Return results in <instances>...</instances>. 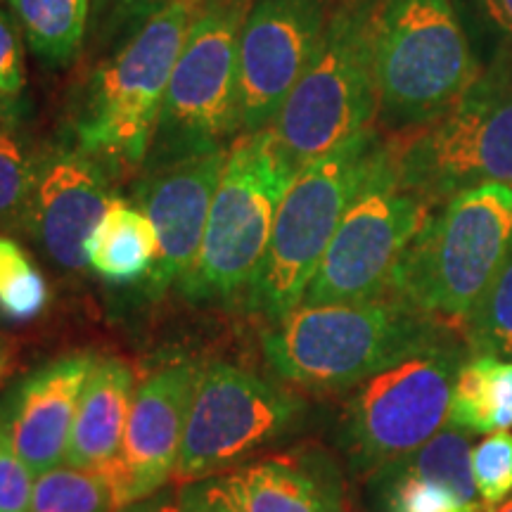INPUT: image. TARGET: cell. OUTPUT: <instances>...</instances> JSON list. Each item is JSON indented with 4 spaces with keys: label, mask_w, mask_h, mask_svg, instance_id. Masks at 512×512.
<instances>
[{
    "label": "cell",
    "mask_w": 512,
    "mask_h": 512,
    "mask_svg": "<svg viewBox=\"0 0 512 512\" xmlns=\"http://www.w3.org/2000/svg\"><path fill=\"white\" fill-rule=\"evenodd\" d=\"M456 332L392 297L299 304L264 335L268 366L309 392H344L425 344Z\"/></svg>",
    "instance_id": "6da1fadb"
},
{
    "label": "cell",
    "mask_w": 512,
    "mask_h": 512,
    "mask_svg": "<svg viewBox=\"0 0 512 512\" xmlns=\"http://www.w3.org/2000/svg\"><path fill=\"white\" fill-rule=\"evenodd\" d=\"M512 247V188L482 185L430 211L396 266L387 297L460 335Z\"/></svg>",
    "instance_id": "7a4b0ae2"
},
{
    "label": "cell",
    "mask_w": 512,
    "mask_h": 512,
    "mask_svg": "<svg viewBox=\"0 0 512 512\" xmlns=\"http://www.w3.org/2000/svg\"><path fill=\"white\" fill-rule=\"evenodd\" d=\"M373 53L382 136L441 117L482 72L453 0H375Z\"/></svg>",
    "instance_id": "3957f363"
},
{
    "label": "cell",
    "mask_w": 512,
    "mask_h": 512,
    "mask_svg": "<svg viewBox=\"0 0 512 512\" xmlns=\"http://www.w3.org/2000/svg\"><path fill=\"white\" fill-rule=\"evenodd\" d=\"M384 140L401 181L432 209L482 185L512 188V55L482 64L441 117Z\"/></svg>",
    "instance_id": "277c9868"
},
{
    "label": "cell",
    "mask_w": 512,
    "mask_h": 512,
    "mask_svg": "<svg viewBox=\"0 0 512 512\" xmlns=\"http://www.w3.org/2000/svg\"><path fill=\"white\" fill-rule=\"evenodd\" d=\"M375 0H332L318 48L271 131L294 169L377 126Z\"/></svg>",
    "instance_id": "5b68a950"
},
{
    "label": "cell",
    "mask_w": 512,
    "mask_h": 512,
    "mask_svg": "<svg viewBox=\"0 0 512 512\" xmlns=\"http://www.w3.org/2000/svg\"><path fill=\"white\" fill-rule=\"evenodd\" d=\"M197 8L200 0L169 5L95 67L74 121L79 150L102 164L145 162L166 86Z\"/></svg>",
    "instance_id": "8992f818"
},
{
    "label": "cell",
    "mask_w": 512,
    "mask_h": 512,
    "mask_svg": "<svg viewBox=\"0 0 512 512\" xmlns=\"http://www.w3.org/2000/svg\"><path fill=\"white\" fill-rule=\"evenodd\" d=\"M382 133L377 126L304 164L292 178L245 302L273 323L302 304L344 211L368 174Z\"/></svg>",
    "instance_id": "52a82bcc"
},
{
    "label": "cell",
    "mask_w": 512,
    "mask_h": 512,
    "mask_svg": "<svg viewBox=\"0 0 512 512\" xmlns=\"http://www.w3.org/2000/svg\"><path fill=\"white\" fill-rule=\"evenodd\" d=\"M294 176L297 169L287 162L271 128L240 133L230 143L200 256L181 285L190 299L247 297Z\"/></svg>",
    "instance_id": "ba28073f"
},
{
    "label": "cell",
    "mask_w": 512,
    "mask_h": 512,
    "mask_svg": "<svg viewBox=\"0 0 512 512\" xmlns=\"http://www.w3.org/2000/svg\"><path fill=\"white\" fill-rule=\"evenodd\" d=\"M467 356L463 337L444 332L358 384L344 411V439L356 465L380 470L451 425L453 387Z\"/></svg>",
    "instance_id": "9c48e42d"
},
{
    "label": "cell",
    "mask_w": 512,
    "mask_h": 512,
    "mask_svg": "<svg viewBox=\"0 0 512 512\" xmlns=\"http://www.w3.org/2000/svg\"><path fill=\"white\" fill-rule=\"evenodd\" d=\"M430 211V204L401 181L382 136L302 304H361L387 297L396 266Z\"/></svg>",
    "instance_id": "30bf717a"
},
{
    "label": "cell",
    "mask_w": 512,
    "mask_h": 512,
    "mask_svg": "<svg viewBox=\"0 0 512 512\" xmlns=\"http://www.w3.org/2000/svg\"><path fill=\"white\" fill-rule=\"evenodd\" d=\"M245 15L221 5L197 8L143 164L228 147L240 136L238 43Z\"/></svg>",
    "instance_id": "8fae6325"
},
{
    "label": "cell",
    "mask_w": 512,
    "mask_h": 512,
    "mask_svg": "<svg viewBox=\"0 0 512 512\" xmlns=\"http://www.w3.org/2000/svg\"><path fill=\"white\" fill-rule=\"evenodd\" d=\"M302 413L297 396L230 363L202 366L192 392L176 475L207 479L271 444Z\"/></svg>",
    "instance_id": "7c38bea8"
},
{
    "label": "cell",
    "mask_w": 512,
    "mask_h": 512,
    "mask_svg": "<svg viewBox=\"0 0 512 512\" xmlns=\"http://www.w3.org/2000/svg\"><path fill=\"white\" fill-rule=\"evenodd\" d=\"M332 0H252L238 43L242 133L273 126L316 53Z\"/></svg>",
    "instance_id": "4fadbf2b"
},
{
    "label": "cell",
    "mask_w": 512,
    "mask_h": 512,
    "mask_svg": "<svg viewBox=\"0 0 512 512\" xmlns=\"http://www.w3.org/2000/svg\"><path fill=\"white\" fill-rule=\"evenodd\" d=\"M200 370L195 361L178 358L159 366L136 389L119 456L95 470L110 489L114 512L157 494L176 475Z\"/></svg>",
    "instance_id": "5bb4252c"
},
{
    "label": "cell",
    "mask_w": 512,
    "mask_h": 512,
    "mask_svg": "<svg viewBox=\"0 0 512 512\" xmlns=\"http://www.w3.org/2000/svg\"><path fill=\"white\" fill-rule=\"evenodd\" d=\"M226 157L228 147H216L143 164L133 200L157 233V259L147 275L152 294L183 285L195 268Z\"/></svg>",
    "instance_id": "9a60e30c"
},
{
    "label": "cell",
    "mask_w": 512,
    "mask_h": 512,
    "mask_svg": "<svg viewBox=\"0 0 512 512\" xmlns=\"http://www.w3.org/2000/svg\"><path fill=\"white\" fill-rule=\"evenodd\" d=\"M114 200L105 164L74 147L36 155L24 230L64 271L88 266V240Z\"/></svg>",
    "instance_id": "2e32d148"
},
{
    "label": "cell",
    "mask_w": 512,
    "mask_h": 512,
    "mask_svg": "<svg viewBox=\"0 0 512 512\" xmlns=\"http://www.w3.org/2000/svg\"><path fill=\"white\" fill-rule=\"evenodd\" d=\"M95 361L93 351L57 356L24 375L0 399V422L34 477L67 458L76 408Z\"/></svg>",
    "instance_id": "e0dca14e"
},
{
    "label": "cell",
    "mask_w": 512,
    "mask_h": 512,
    "mask_svg": "<svg viewBox=\"0 0 512 512\" xmlns=\"http://www.w3.org/2000/svg\"><path fill=\"white\" fill-rule=\"evenodd\" d=\"M133 396H136L133 370L119 358H98L76 408L64 465L95 472L117 458Z\"/></svg>",
    "instance_id": "ac0fdd59"
},
{
    "label": "cell",
    "mask_w": 512,
    "mask_h": 512,
    "mask_svg": "<svg viewBox=\"0 0 512 512\" xmlns=\"http://www.w3.org/2000/svg\"><path fill=\"white\" fill-rule=\"evenodd\" d=\"M240 512H339L330 475L297 458H268L221 479Z\"/></svg>",
    "instance_id": "d6986e66"
},
{
    "label": "cell",
    "mask_w": 512,
    "mask_h": 512,
    "mask_svg": "<svg viewBox=\"0 0 512 512\" xmlns=\"http://www.w3.org/2000/svg\"><path fill=\"white\" fill-rule=\"evenodd\" d=\"M157 259V233L145 211L114 197L88 240V266L110 285L147 280Z\"/></svg>",
    "instance_id": "ffe728a7"
},
{
    "label": "cell",
    "mask_w": 512,
    "mask_h": 512,
    "mask_svg": "<svg viewBox=\"0 0 512 512\" xmlns=\"http://www.w3.org/2000/svg\"><path fill=\"white\" fill-rule=\"evenodd\" d=\"M451 425L472 434L508 432L512 427V363L470 356L453 387Z\"/></svg>",
    "instance_id": "44dd1931"
},
{
    "label": "cell",
    "mask_w": 512,
    "mask_h": 512,
    "mask_svg": "<svg viewBox=\"0 0 512 512\" xmlns=\"http://www.w3.org/2000/svg\"><path fill=\"white\" fill-rule=\"evenodd\" d=\"M472 432L448 425L437 437L422 444L411 456L394 460L377 470V475L415 477L422 482H432L453 494L467 510L486 512L479 496L475 475H472Z\"/></svg>",
    "instance_id": "7402d4cb"
},
{
    "label": "cell",
    "mask_w": 512,
    "mask_h": 512,
    "mask_svg": "<svg viewBox=\"0 0 512 512\" xmlns=\"http://www.w3.org/2000/svg\"><path fill=\"white\" fill-rule=\"evenodd\" d=\"M34 55L48 67H67L81 55L93 0H8Z\"/></svg>",
    "instance_id": "603a6c76"
},
{
    "label": "cell",
    "mask_w": 512,
    "mask_h": 512,
    "mask_svg": "<svg viewBox=\"0 0 512 512\" xmlns=\"http://www.w3.org/2000/svg\"><path fill=\"white\" fill-rule=\"evenodd\" d=\"M470 356L512 358V247L460 328Z\"/></svg>",
    "instance_id": "cb8c5ba5"
},
{
    "label": "cell",
    "mask_w": 512,
    "mask_h": 512,
    "mask_svg": "<svg viewBox=\"0 0 512 512\" xmlns=\"http://www.w3.org/2000/svg\"><path fill=\"white\" fill-rule=\"evenodd\" d=\"M29 512H114V501L100 475L60 465L34 479Z\"/></svg>",
    "instance_id": "d4e9b609"
},
{
    "label": "cell",
    "mask_w": 512,
    "mask_h": 512,
    "mask_svg": "<svg viewBox=\"0 0 512 512\" xmlns=\"http://www.w3.org/2000/svg\"><path fill=\"white\" fill-rule=\"evenodd\" d=\"M50 292L24 247L8 235H0V313L15 323L41 316Z\"/></svg>",
    "instance_id": "484cf974"
},
{
    "label": "cell",
    "mask_w": 512,
    "mask_h": 512,
    "mask_svg": "<svg viewBox=\"0 0 512 512\" xmlns=\"http://www.w3.org/2000/svg\"><path fill=\"white\" fill-rule=\"evenodd\" d=\"M36 176V157L12 128L0 131V235L22 233Z\"/></svg>",
    "instance_id": "4316f807"
},
{
    "label": "cell",
    "mask_w": 512,
    "mask_h": 512,
    "mask_svg": "<svg viewBox=\"0 0 512 512\" xmlns=\"http://www.w3.org/2000/svg\"><path fill=\"white\" fill-rule=\"evenodd\" d=\"M174 3L178 0H93L88 34L100 48H112L114 53L157 12Z\"/></svg>",
    "instance_id": "83f0119b"
},
{
    "label": "cell",
    "mask_w": 512,
    "mask_h": 512,
    "mask_svg": "<svg viewBox=\"0 0 512 512\" xmlns=\"http://www.w3.org/2000/svg\"><path fill=\"white\" fill-rule=\"evenodd\" d=\"M472 475L486 508L512 494V432H494L472 448Z\"/></svg>",
    "instance_id": "f1b7e54d"
},
{
    "label": "cell",
    "mask_w": 512,
    "mask_h": 512,
    "mask_svg": "<svg viewBox=\"0 0 512 512\" xmlns=\"http://www.w3.org/2000/svg\"><path fill=\"white\" fill-rule=\"evenodd\" d=\"M382 496L396 512H472L446 489L415 477L380 475Z\"/></svg>",
    "instance_id": "f546056e"
},
{
    "label": "cell",
    "mask_w": 512,
    "mask_h": 512,
    "mask_svg": "<svg viewBox=\"0 0 512 512\" xmlns=\"http://www.w3.org/2000/svg\"><path fill=\"white\" fill-rule=\"evenodd\" d=\"M34 479L0 422V512H29Z\"/></svg>",
    "instance_id": "4dcf8cb0"
},
{
    "label": "cell",
    "mask_w": 512,
    "mask_h": 512,
    "mask_svg": "<svg viewBox=\"0 0 512 512\" xmlns=\"http://www.w3.org/2000/svg\"><path fill=\"white\" fill-rule=\"evenodd\" d=\"M472 27L494 38V55H512V0H460Z\"/></svg>",
    "instance_id": "1f68e13d"
},
{
    "label": "cell",
    "mask_w": 512,
    "mask_h": 512,
    "mask_svg": "<svg viewBox=\"0 0 512 512\" xmlns=\"http://www.w3.org/2000/svg\"><path fill=\"white\" fill-rule=\"evenodd\" d=\"M24 91V53L17 29L0 10V93L19 98Z\"/></svg>",
    "instance_id": "d6a6232c"
},
{
    "label": "cell",
    "mask_w": 512,
    "mask_h": 512,
    "mask_svg": "<svg viewBox=\"0 0 512 512\" xmlns=\"http://www.w3.org/2000/svg\"><path fill=\"white\" fill-rule=\"evenodd\" d=\"M181 512H240L238 505L230 501L221 479H197L188 482L178 494Z\"/></svg>",
    "instance_id": "836d02e7"
},
{
    "label": "cell",
    "mask_w": 512,
    "mask_h": 512,
    "mask_svg": "<svg viewBox=\"0 0 512 512\" xmlns=\"http://www.w3.org/2000/svg\"><path fill=\"white\" fill-rule=\"evenodd\" d=\"M117 512H181V505H178V498L164 496V494H152L143 498V501H136L126 508Z\"/></svg>",
    "instance_id": "e575fe53"
},
{
    "label": "cell",
    "mask_w": 512,
    "mask_h": 512,
    "mask_svg": "<svg viewBox=\"0 0 512 512\" xmlns=\"http://www.w3.org/2000/svg\"><path fill=\"white\" fill-rule=\"evenodd\" d=\"M19 117V107L15 98L0 93V131H8Z\"/></svg>",
    "instance_id": "d590c367"
},
{
    "label": "cell",
    "mask_w": 512,
    "mask_h": 512,
    "mask_svg": "<svg viewBox=\"0 0 512 512\" xmlns=\"http://www.w3.org/2000/svg\"><path fill=\"white\" fill-rule=\"evenodd\" d=\"M200 5H221V8H235L247 12L252 0H200Z\"/></svg>",
    "instance_id": "8d00e7d4"
},
{
    "label": "cell",
    "mask_w": 512,
    "mask_h": 512,
    "mask_svg": "<svg viewBox=\"0 0 512 512\" xmlns=\"http://www.w3.org/2000/svg\"><path fill=\"white\" fill-rule=\"evenodd\" d=\"M486 512H512V494H510V498H505L503 503L494 505V508H489Z\"/></svg>",
    "instance_id": "74e56055"
}]
</instances>
